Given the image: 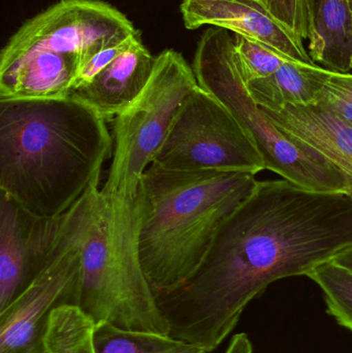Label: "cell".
Masks as SVG:
<instances>
[{
  "mask_svg": "<svg viewBox=\"0 0 352 353\" xmlns=\"http://www.w3.org/2000/svg\"><path fill=\"white\" fill-rule=\"evenodd\" d=\"M266 6L285 26L289 27L302 39H308V0H268Z\"/></svg>",
  "mask_w": 352,
  "mask_h": 353,
  "instance_id": "cell-22",
  "label": "cell"
},
{
  "mask_svg": "<svg viewBox=\"0 0 352 353\" xmlns=\"http://www.w3.org/2000/svg\"><path fill=\"white\" fill-rule=\"evenodd\" d=\"M95 323L79 306H63L53 311L43 336L48 353H97Z\"/></svg>",
  "mask_w": 352,
  "mask_h": 353,
  "instance_id": "cell-18",
  "label": "cell"
},
{
  "mask_svg": "<svg viewBox=\"0 0 352 353\" xmlns=\"http://www.w3.org/2000/svg\"><path fill=\"white\" fill-rule=\"evenodd\" d=\"M192 68L200 87L216 97L243 126L266 170L308 190L352 194L351 176L305 143L279 130L252 99L229 31L210 27L203 33Z\"/></svg>",
  "mask_w": 352,
  "mask_h": 353,
  "instance_id": "cell-5",
  "label": "cell"
},
{
  "mask_svg": "<svg viewBox=\"0 0 352 353\" xmlns=\"http://www.w3.org/2000/svg\"><path fill=\"white\" fill-rule=\"evenodd\" d=\"M72 97L0 101V190L41 218L65 214L101 182L114 141Z\"/></svg>",
  "mask_w": 352,
  "mask_h": 353,
  "instance_id": "cell-2",
  "label": "cell"
},
{
  "mask_svg": "<svg viewBox=\"0 0 352 353\" xmlns=\"http://www.w3.org/2000/svg\"><path fill=\"white\" fill-rule=\"evenodd\" d=\"M306 276L322 288L329 314L352 331V271L330 259Z\"/></svg>",
  "mask_w": 352,
  "mask_h": 353,
  "instance_id": "cell-19",
  "label": "cell"
},
{
  "mask_svg": "<svg viewBox=\"0 0 352 353\" xmlns=\"http://www.w3.org/2000/svg\"><path fill=\"white\" fill-rule=\"evenodd\" d=\"M225 353H253V346L247 334L233 336Z\"/></svg>",
  "mask_w": 352,
  "mask_h": 353,
  "instance_id": "cell-24",
  "label": "cell"
},
{
  "mask_svg": "<svg viewBox=\"0 0 352 353\" xmlns=\"http://www.w3.org/2000/svg\"><path fill=\"white\" fill-rule=\"evenodd\" d=\"M155 58L140 35L103 72L70 97L90 108L105 121H114L148 84Z\"/></svg>",
  "mask_w": 352,
  "mask_h": 353,
  "instance_id": "cell-13",
  "label": "cell"
},
{
  "mask_svg": "<svg viewBox=\"0 0 352 353\" xmlns=\"http://www.w3.org/2000/svg\"><path fill=\"white\" fill-rule=\"evenodd\" d=\"M153 167L165 171L241 172L256 175L264 159L243 126L198 86L184 103Z\"/></svg>",
  "mask_w": 352,
  "mask_h": 353,
  "instance_id": "cell-8",
  "label": "cell"
},
{
  "mask_svg": "<svg viewBox=\"0 0 352 353\" xmlns=\"http://www.w3.org/2000/svg\"><path fill=\"white\" fill-rule=\"evenodd\" d=\"M332 259L338 265H342V267L352 271V246L341 251L336 256L333 257Z\"/></svg>",
  "mask_w": 352,
  "mask_h": 353,
  "instance_id": "cell-25",
  "label": "cell"
},
{
  "mask_svg": "<svg viewBox=\"0 0 352 353\" xmlns=\"http://www.w3.org/2000/svg\"><path fill=\"white\" fill-rule=\"evenodd\" d=\"M331 70L315 63L287 61L267 78L248 83L252 99L264 109L314 105Z\"/></svg>",
  "mask_w": 352,
  "mask_h": 353,
  "instance_id": "cell-16",
  "label": "cell"
},
{
  "mask_svg": "<svg viewBox=\"0 0 352 353\" xmlns=\"http://www.w3.org/2000/svg\"><path fill=\"white\" fill-rule=\"evenodd\" d=\"M352 246V194L262 181L217 230L194 275L157 294L169 335L212 353L247 305L283 278L307 275Z\"/></svg>",
  "mask_w": 352,
  "mask_h": 353,
  "instance_id": "cell-1",
  "label": "cell"
},
{
  "mask_svg": "<svg viewBox=\"0 0 352 353\" xmlns=\"http://www.w3.org/2000/svg\"><path fill=\"white\" fill-rule=\"evenodd\" d=\"M262 1H264V3L266 4V2L268 1V0H262Z\"/></svg>",
  "mask_w": 352,
  "mask_h": 353,
  "instance_id": "cell-28",
  "label": "cell"
},
{
  "mask_svg": "<svg viewBox=\"0 0 352 353\" xmlns=\"http://www.w3.org/2000/svg\"><path fill=\"white\" fill-rule=\"evenodd\" d=\"M64 216L41 218L8 195L0 197V313L45 268L57 245Z\"/></svg>",
  "mask_w": 352,
  "mask_h": 353,
  "instance_id": "cell-10",
  "label": "cell"
},
{
  "mask_svg": "<svg viewBox=\"0 0 352 353\" xmlns=\"http://www.w3.org/2000/svg\"><path fill=\"white\" fill-rule=\"evenodd\" d=\"M200 86L194 68L172 49L155 58L148 84L114 119L113 161L101 191L136 196L141 181L169 136L182 107Z\"/></svg>",
  "mask_w": 352,
  "mask_h": 353,
  "instance_id": "cell-6",
  "label": "cell"
},
{
  "mask_svg": "<svg viewBox=\"0 0 352 353\" xmlns=\"http://www.w3.org/2000/svg\"><path fill=\"white\" fill-rule=\"evenodd\" d=\"M254 176L153 165L145 172L138 248L155 296L175 290L194 275L222 222L256 186Z\"/></svg>",
  "mask_w": 352,
  "mask_h": 353,
  "instance_id": "cell-3",
  "label": "cell"
},
{
  "mask_svg": "<svg viewBox=\"0 0 352 353\" xmlns=\"http://www.w3.org/2000/svg\"><path fill=\"white\" fill-rule=\"evenodd\" d=\"M142 195L99 189L82 246L79 307L95 325L169 335L141 263Z\"/></svg>",
  "mask_w": 352,
  "mask_h": 353,
  "instance_id": "cell-4",
  "label": "cell"
},
{
  "mask_svg": "<svg viewBox=\"0 0 352 353\" xmlns=\"http://www.w3.org/2000/svg\"><path fill=\"white\" fill-rule=\"evenodd\" d=\"M314 105L352 123V74L331 70Z\"/></svg>",
  "mask_w": 352,
  "mask_h": 353,
  "instance_id": "cell-21",
  "label": "cell"
},
{
  "mask_svg": "<svg viewBox=\"0 0 352 353\" xmlns=\"http://www.w3.org/2000/svg\"><path fill=\"white\" fill-rule=\"evenodd\" d=\"M309 54L332 72L352 70V8L349 0H308Z\"/></svg>",
  "mask_w": 352,
  "mask_h": 353,
  "instance_id": "cell-15",
  "label": "cell"
},
{
  "mask_svg": "<svg viewBox=\"0 0 352 353\" xmlns=\"http://www.w3.org/2000/svg\"><path fill=\"white\" fill-rule=\"evenodd\" d=\"M99 189V184L91 186L66 212L61 234L47 265L0 313V353H27L41 347L53 311L80 304L83 242Z\"/></svg>",
  "mask_w": 352,
  "mask_h": 353,
  "instance_id": "cell-7",
  "label": "cell"
},
{
  "mask_svg": "<svg viewBox=\"0 0 352 353\" xmlns=\"http://www.w3.org/2000/svg\"><path fill=\"white\" fill-rule=\"evenodd\" d=\"M262 110L279 130L318 151L352 179L351 122L315 105Z\"/></svg>",
  "mask_w": 352,
  "mask_h": 353,
  "instance_id": "cell-14",
  "label": "cell"
},
{
  "mask_svg": "<svg viewBox=\"0 0 352 353\" xmlns=\"http://www.w3.org/2000/svg\"><path fill=\"white\" fill-rule=\"evenodd\" d=\"M235 52L240 72L247 84L271 76L285 62L295 61L265 43L240 34H236Z\"/></svg>",
  "mask_w": 352,
  "mask_h": 353,
  "instance_id": "cell-20",
  "label": "cell"
},
{
  "mask_svg": "<svg viewBox=\"0 0 352 353\" xmlns=\"http://www.w3.org/2000/svg\"><path fill=\"white\" fill-rule=\"evenodd\" d=\"M138 30L119 10L99 0H60L18 29L0 57L33 51L76 55L85 64ZM84 64V65H85Z\"/></svg>",
  "mask_w": 352,
  "mask_h": 353,
  "instance_id": "cell-9",
  "label": "cell"
},
{
  "mask_svg": "<svg viewBox=\"0 0 352 353\" xmlns=\"http://www.w3.org/2000/svg\"><path fill=\"white\" fill-rule=\"evenodd\" d=\"M84 64L80 56L49 51L0 57V101L70 97Z\"/></svg>",
  "mask_w": 352,
  "mask_h": 353,
  "instance_id": "cell-12",
  "label": "cell"
},
{
  "mask_svg": "<svg viewBox=\"0 0 352 353\" xmlns=\"http://www.w3.org/2000/svg\"><path fill=\"white\" fill-rule=\"evenodd\" d=\"M27 353H48L45 352V347L41 346V347L35 348V350H30V352Z\"/></svg>",
  "mask_w": 352,
  "mask_h": 353,
  "instance_id": "cell-26",
  "label": "cell"
},
{
  "mask_svg": "<svg viewBox=\"0 0 352 353\" xmlns=\"http://www.w3.org/2000/svg\"><path fill=\"white\" fill-rule=\"evenodd\" d=\"M94 343L97 353H208L171 335L130 331L109 323L95 325Z\"/></svg>",
  "mask_w": 352,
  "mask_h": 353,
  "instance_id": "cell-17",
  "label": "cell"
},
{
  "mask_svg": "<svg viewBox=\"0 0 352 353\" xmlns=\"http://www.w3.org/2000/svg\"><path fill=\"white\" fill-rule=\"evenodd\" d=\"M181 14L187 29L211 25L265 43L295 61L315 63L304 39L280 22L262 0H184Z\"/></svg>",
  "mask_w": 352,
  "mask_h": 353,
  "instance_id": "cell-11",
  "label": "cell"
},
{
  "mask_svg": "<svg viewBox=\"0 0 352 353\" xmlns=\"http://www.w3.org/2000/svg\"><path fill=\"white\" fill-rule=\"evenodd\" d=\"M349 3H351V8H352V0H349Z\"/></svg>",
  "mask_w": 352,
  "mask_h": 353,
  "instance_id": "cell-27",
  "label": "cell"
},
{
  "mask_svg": "<svg viewBox=\"0 0 352 353\" xmlns=\"http://www.w3.org/2000/svg\"><path fill=\"white\" fill-rule=\"evenodd\" d=\"M140 35L141 32L138 31L134 37H130V39H125V41H121V43H116V45L110 46V47L101 50L96 55L93 56V57L83 66L80 74L76 77L72 92L76 90V89L80 88V87L88 84L90 81H92L99 72H103L109 64H111L122 52L125 51V50L132 45V41H134L136 37H140Z\"/></svg>",
  "mask_w": 352,
  "mask_h": 353,
  "instance_id": "cell-23",
  "label": "cell"
}]
</instances>
